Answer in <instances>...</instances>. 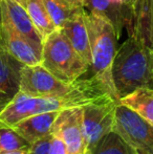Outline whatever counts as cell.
Masks as SVG:
<instances>
[{"label":"cell","instance_id":"7","mask_svg":"<svg viewBox=\"0 0 153 154\" xmlns=\"http://www.w3.org/2000/svg\"><path fill=\"white\" fill-rule=\"evenodd\" d=\"M0 47L23 65L32 66L42 62L43 43L20 34L1 14Z\"/></svg>","mask_w":153,"mask_h":154},{"label":"cell","instance_id":"9","mask_svg":"<svg viewBox=\"0 0 153 154\" xmlns=\"http://www.w3.org/2000/svg\"><path fill=\"white\" fill-rule=\"evenodd\" d=\"M23 66L8 51L0 48V112L19 92Z\"/></svg>","mask_w":153,"mask_h":154},{"label":"cell","instance_id":"17","mask_svg":"<svg viewBox=\"0 0 153 154\" xmlns=\"http://www.w3.org/2000/svg\"><path fill=\"white\" fill-rule=\"evenodd\" d=\"M43 2L57 29H61L64 23L79 10L65 0H43Z\"/></svg>","mask_w":153,"mask_h":154},{"label":"cell","instance_id":"1","mask_svg":"<svg viewBox=\"0 0 153 154\" xmlns=\"http://www.w3.org/2000/svg\"><path fill=\"white\" fill-rule=\"evenodd\" d=\"M118 48L112 79L118 99L141 87L151 86V48L135 32Z\"/></svg>","mask_w":153,"mask_h":154},{"label":"cell","instance_id":"26","mask_svg":"<svg viewBox=\"0 0 153 154\" xmlns=\"http://www.w3.org/2000/svg\"><path fill=\"white\" fill-rule=\"evenodd\" d=\"M139 154H145V153H139Z\"/></svg>","mask_w":153,"mask_h":154},{"label":"cell","instance_id":"15","mask_svg":"<svg viewBox=\"0 0 153 154\" xmlns=\"http://www.w3.org/2000/svg\"><path fill=\"white\" fill-rule=\"evenodd\" d=\"M19 3L26 11L34 26L42 37L43 41L49 34L57 29L45 8L43 0H20Z\"/></svg>","mask_w":153,"mask_h":154},{"label":"cell","instance_id":"13","mask_svg":"<svg viewBox=\"0 0 153 154\" xmlns=\"http://www.w3.org/2000/svg\"><path fill=\"white\" fill-rule=\"evenodd\" d=\"M132 11L133 23L129 32H135L153 49V0H135Z\"/></svg>","mask_w":153,"mask_h":154},{"label":"cell","instance_id":"14","mask_svg":"<svg viewBox=\"0 0 153 154\" xmlns=\"http://www.w3.org/2000/svg\"><path fill=\"white\" fill-rule=\"evenodd\" d=\"M118 104L135 112L142 119L153 125V89L141 87L121 97Z\"/></svg>","mask_w":153,"mask_h":154},{"label":"cell","instance_id":"21","mask_svg":"<svg viewBox=\"0 0 153 154\" xmlns=\"http://www.w3.org/2000/svg\"><path fill=\"white\" fill-rule=\"evenodd\" d=\"M0 154H32V153L29 148H27V149H19V150L8 151V152H2Z\"/></svg>","mask_w":153,"mask_h":154},{"label":"cell","instance_id":"2","mask_svg":"<svg viewBox=\"0 0 153 154\" xmlns=\"http://www.w3.org/2000/svg\"><path fill=\"white\" fill-rule=\"evenodd\" d=\"M86 26L89 36L91 65L89 70L118 101L112 79V63L116 54L118 37L112 25L103 18L86 12Z\"/></svg>","mask_w":153,"mask_h":154},{"label":"cell","instance_id":"10","mask_svg":"<svg viewBox=\"0 0 153 154\" xmlns=\"http://www.w3.org/2000/svg\"><path fill=\"white\" fill-rule=\"evenodd\" d=\"M86 10L81 8L64 23L61 31L69 40L70 44L79 56L84 60L87 65H91V51H90L89 36L85 21Z\"/></svg>","mask_w":153,"mask_h":154},{"label":"cell","instance_id":"3","mask_svg":"<svg viewBox=\"0 0 153 154\" xmlns=\"http://www.w3.org/2000/svg\"><path fill=\"white\" fill-rule=\"evenodd\" d=\"M41 65L58 79L72 83L89 71V66L75 51L61 29H56L43 41Z\"/></svg>","mask_w":153,"mask_h":154},{"label":"cell","instance_id":"16","mask_svg":"<svg viewBox=\"0 0 153 154\" xmlns=\"http://www.w3.org/2000/svg\"><path fill=\"white\" fill-rule=\"evenodd\" d=\"M92 154H137V152L113 130L99 142Z\"/></svg>","mask_w":153,"mask_h":154},{"label":"cell","instance_id":"23","mask_svg":"<svg viewBox=\"0 0 153 154\" xmlns=\"http://www.w3.org/2000/svg\"><path fill=\"white\" fill-rule=\"evenodd\" d=\"M134 1H135V0H127V2H128V3L130 4L131 8H132V5H133V3H134Z\"/></svg>","mask_w":153,"mask_h":154},{"label":"cell","instance_id":"12","mask_svg":"<svg viewBox=\"0 0 153 154\" xmlns=\"http://www.w3.org/2000/svg\"><path fill=\"white\" fill-rule=\"evenodd\" d=\"M0 6H1V14L5 16L11 24L20 34L39 43H43L42 37L34 26L26 11L19 2L15 0H0Z\"/></svg>","mask_w":153,"mask_h":154},{"label":"cell","instance_id":"11","mask_svg":"<svg viewBox=\"0 0 153 154\" xmlns=\"http://www.w3.org/2000/svg\"><path fill=\"white\" fill-rule=\"evenodd\" d=\"M59 113L60 111H50L36 114L15 124L12 128L29 144H33L51 133L54 122Z\"/></svg>","mask_w":153,"mask_h":154},{"label":"cell","instance_id":"27","mask_svg":"<svg viewBox=\"0 0 153 154\" xmlns=\"http://www.w3.org/2000/svg\"><path fill=\"white\" fill-rule=\"evenodd\" d=\"M137 154H139V153H137Z\"/></svg>","mask_w":153,"mask_h":154},{"label":"cell","instance_id":"19","mask_svg":"<svg viewBox=\"0 0 153 154\" xmlns=\"http://www.w3.org/2000/svg\"><path fill=\"white\" fill-rule=\"evenodd\" d=\"M51 138H53V134H48V135L44 136V137L40 138V140H36L35 143L31 144L29 150L32 154H49L50 152V144H51Z\"/></svg>","mask_w":153,"mask_h":154},{"label":"cell","instance_id":"5","mask_svg":"<svg viewBox=\"0 0 153 154\" xmlns=\"http://www.w3.org/2000/svg\"><path fill=\"white\" fill-rule=\"evenodd\" d=\"M118 104L116 101H109L83 107V134L87 154H92L99 142L115 130Z\"/></svg>","mask_w":153,"mask_h":154},{"label":"cell","instance_id":"8","mask_svg":"<svg viewBox=\"0 0 153 154\" xmlns=\"http://www.w3.org/2000/svg\"><path fill=\"white\" fill-rule=\"evenodd\" d=\"M84 8L89 14L96 15L112 25L118 39L123 31L133 23V11L127 0H85Z\"/></svg>","mask_w":153,"mask_h":154},{"label":"cell","instance_id":"4","mask_svg":"<svg viewBox=\"0 0 153 154\" xmlns=\"http://www.w3.org/2000/svg\"><path fill=\"white\" fill-rule=\"evenodd\" d=\"M78 80L67 83L55 77L41 64L24 65L21 70L19 91L32 97H61L76 89Z\"/></svg>","mask_w":153,"mask_h":154},{"label":"cell","instance_id":"20","mask_svg":"<svg viewBox=\"0 0 153 154\" xmlns=\"http://www.w3.org/2000/svg\"><path fill=\"white\" fill-rule=\"evenodd\" d=\"M65 1L76 8H84V4H85V0H65Z\"/></svg>","mask_w":153,"mask_h":154},{"label":"cell","instance_id":"6","mask_svg":"<svg viewBox=\"0 0 153 154\" xmlns=\"http://www.w3.org/2000/svg\"><path fill=\"white\" fill-rule=\"evenodd\" d=\"M115 131L137 153L153 154V125L121 104L115 109Z\"/></svg>","mask_w":153,"mask_h":154},{"label":"cell","instance_id":"22","mask_svg":"<svg viewBox=\"0 0 153 154\" xmlns=\"http://www.w3.org/2000/svg\"><path fill=\"white\" fill-rule=\"evenodd\" d=\"M150 88L153 89V49H151V86Z\"/></svg>","mask_w":153,"mask_h":154},{"label":"cell","instance_id":"25","mask_svg":"<svg viewBox=\"0 0 153 154\" xmlns=\"http://www.w3.org/2000/svg\"><path fill=\"white\" fill-rule=\"evenodd\" d=\"M15 1H17V2H20V0H15Z\"/></svg>","mask_w":153,"mask_h":154},{"label":"cell","instance_id":"24","mask_svg":"<svg viewBox=\"0 0 153 154\" xmlns=\"http://www.w3.org/2000/svg\"><path fill=\"white\" fill-rule=\"evenodd\" d=\"M0 25H1V6H0ZM1 48V47H0Z\"/></svg>","mask_w":153,"mask_h":154},{"label":"cell","instance_id":"18","mask_svg":"<svg viewBox=\"0 0 153 154\" xmlns=\"http://www.w3.org/2000/svg\"><path fill=\"white\" fill-rule=\"evenodd\" d=\"M29 147L31 144L20 134L17 133L12 127L0 126V153L19 149H27Z\"/></svg>","mask_w":153,"mask_h":154}]
</instances>
